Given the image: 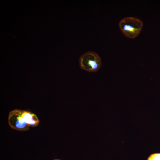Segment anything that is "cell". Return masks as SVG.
I'll return each mask as SVG.
<instances>
[{"label":"cell","mask_w":160,"mask_h":160,"mask_svg":"<svg viewBox=\"0 0 160 160\" xmlns=\"http://www.w3.org/2000/svg\"><path fill=\"white\" fill-rule=\"evenodd\" d=\"M22 110L15 109L9 113L8 124L10 127L15 130L26 131L30 126L26 122L22 114Z\"/></svg>","instance_id":"3957f363"},{"label":"cell","mask_w":160,"mask_h":160,"mask_svg":"<svg viewBox=\"0 0 160 160\" xmlns=\"http://www.w3.org/2000/svg\"><path fill=\"white\" fill-rule=\"evenodd\" d=\"M147 160H160V153L151 154Z\"/></svg>","instance_id":"5b68a950"},{"label":"cell","mask_w":160,"mask_h":160,"mask_svg":"<svg viewBox=\"0 0 160 160\" xmlns=\"http://www.w3.org/2000/svg\"><path fill=\"white\" fill-rule=\"evenodd\" d=\"M79 65L81 68L90 72L97 71L101 66V58L96 53L87 51L80 57Z\"/></svg>","instance_id":"7a4b0ae2"},{"label":"cell","mask_w":160,"mask_h":160,"mask_svg":"<svg viewBox=\"0 0 160 160\" xmlns=\"http://www.w3.org/2000/svg\"><path fill=\"white\" fill-rule=\"evenodd\" d=\"M119 28L126 37L134 39L141 32L143 26V22L134 17H126L122 19L119 23Z\"/></svg>","instance_id":"6da1fadb"},{"label":"cell","mask_w":160,"mask_h":160,"mask_svg":"<svg viewBox=\"0 0 160 160\" xmlns=\"http://www.w3.org/2000/svg\"><path fill=\"white\" fill-rule=\"evenodd\" d=\"M53 160H61L59 159H54Z\"/></svg>","instance_id":"8992f818"},{"label":"cell","mask_w":160,"mask_h":160,"mask_svg":"<svg viewBox=\"0 0 160 160\" xmlns=\"http://www.w3.org/2000/svg\"><path fill=\"white\" fill-rule=\"evenodd\" d=\"M22 114L26 122L30 127H35L38 125L39 121L35 114L23 110Z\"/></svg>","instance_id":"277c9868"}]
</instances>
